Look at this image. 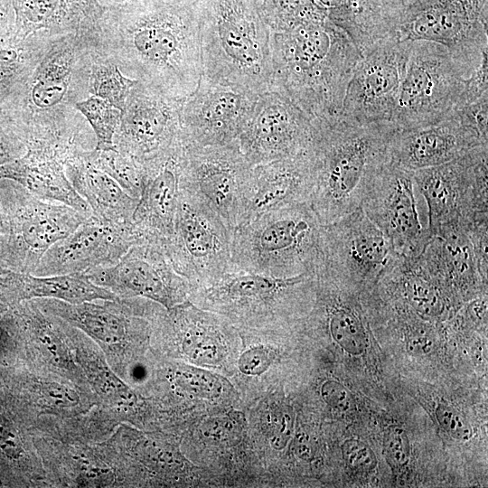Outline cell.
<instances>
[{"instance_id":"6da1fadb","label":"cell","mask_w":488,"mask_h":488,"mask_svg":"<svg viewBox=\"0 0 488 488\" xmlns=\"http://www.w3.org/2000/svg\"><path fill=\"white\" fill-rule=\"evenodd\" d=\"M98 42L127 77L183 99L202 73L197 0H129L104 8Z\"/></svg>"},{"instance_id":"7a4b0ae2","label":"cell","mask_w":488,"mask_h":488,"mask_svg":"<svg viewBox=\"0 0 488 488\" xmlns=\"http://www.w3.org/2000/svg\"><path fill=\"white\" fill-rule=\"evenodd\" d=\"M361 53L332 23H311L271 33V83L312 118L337 117Z\"/></svg>"},{"instance_id":"3957f363","label":"cell","mask_w":488,"mask_h":488,"mask_svg":"<svg viewBox=\"0 0 488 488\" xmlns=\"http://www.w3.org/2000/svg\"><path fill=\"white\" fill-rule=\"evenodd\" d=\"M314 127L310 205L319 222L327 224L361 206L388 161V143L396 127L391 122L357 123L340 116L314 118Z\"/></svg>"},{"instance_id":"277c9868","label":"cell","mask_w":488,"mask_h":488,"mask_svg":"<svg viewBox=\"0 0 488 488\" xmlns=\"http://www.w3.org/2000/svg\"><path fill=\"white\" fill-rule=\"evenodd\" d=\"M202 73L253 93L271 83V32L256 0H197Z\"/></svg>"},{"instance_id":"5b68a950","label":"cell","mask_w":488,"mask_h":488,"mask_svg":"<svg viewBox=\"0 0 488 488\" xmlns=\"http://www.w3.org/2000/svg\"><path fill=\"white\" fill-rule=\"evenodd\" d=\"M321 225L308 202L260 213L232 230V263L277 277L314 274Z\"/></svg>"},{"instance_id":"8992f818","label":"cell","mask_w":488,"mask_h":488,"mask_svg":"<svg viewBox=\"0 0 488 488\" xmlns=\"http://www.w3.org/2000/svg\"><path fill=\"white\" fill-rule=\"evenodd\" d=\"M488 0H406L390 35L446 47L466 78L488 51Z\"/></svg>"},{"instance_id":"52a82bcc","label":"cell","mask_w":488,"mask_h":488,"mask_svg":"<svg viewBox=\"0 0 488 488\" xmlns=\"http://www.w3.org/2000/svg\"><path fill=\"white\" fill-rule=\"evenodd\" d=\"M465 79L446 47L412 41L391 123L409 129L442 120L455 109Z\"/></svg>"},{"instance_id":"ba28073f","label":"cell","mask_w":488,"mask_h":488,"mask_svg":"<svg viewBox=\"0 0 488 488\" xmlns=\"http://www.w3.org/2000/svg\"><path fill=\"white\" fill-rule=\"evenodd\" d=\"M488 145L447 163L413 172L428 209L429 237L442 230L488 219Z\"/></svg>"},{"instance_id":"9c48e42d","label":"cell","mask_w":488,"mask_h":488,"mask_svg":"<svg viewBox=\"0 0 488 488\" xmlns=\"http://www.w3.org/2000/svg\"><path fill=\"white\" fill-rule=\"evenodd\" d=\"M164 252L192 289L216 283L233 266L231 231L209 205L181 185L174 230Z\"/></svg>"},{"instance_id":"30bf717a","label":"cell","mask_w":488,"mask_h":488,"mask_svg":"<svg viewBox=\"0 0 488 488\" xmlns=\"http://www.w3.org/2000/svg\"><path fill=\"white\" fill-rule=\"evenodd\" d=\"M184 142V141H183ZM253 170L238 143L185 144L180 160V185L199 196L232 231L246 218Z\"/></svg>"},{"instance_id":"8fae6325","label":"cell","mask_w":488,"mask_h":488,"mask_svg":"<svg viewBox=\"0 0 488 488\" xmlns=\"http://www.w3.org/2000/svg\"><path fill=\"white\" fill-rule=\"evenodd\" d=\"M315 285L314 274L277 277L239 268L234 264L216 283L197 288L202 305L251 323L284 314L306 299Z\"/></svg>"},{"instance_id":"7c38bea8","label":"cell","mask_w":488,"mask_h":488,"mask_svg":"<svg viewBox=\"0 0 488 488\" xmlns=\"http://www.w3.org/2000/svg\"><path fill=\"white\" fill-rule=\"evenodd\" d=\"M394 251L361 207L320 229L323 267L347 286L375 284Z\"/></svg>"},{"instance_id":"4fadbf2b","label":"cell","mask_w":488,"mask_h":488,"mask_svg":"<svg viewBox=\"0 0 488 488\" xmlns=\"http://www.w3.org/2000/svg\"><path fill=\"white\" fill-rule=\"evenodd\" d=\"M411 42L389 35L361 54L338 116L357 123L391 122Z\"/></svg>"},{"instance_id":"5bb4252c","label":"cell","mask_w":488,"mask_h":488,"mask_svg":"<svg viewBox=\"0 0 488 488\" xmlns=\"http://www.w3.org/2000/svg\"><path fill=\"white\" fill-rule=\"evenodd\" d=\"M314 131V118L285 94L268 89L258 95L238 144L255 166L307 150Z\"/></svg>"},{"instance_id":"9a60e30c","label":"cell","mask_w":488,"mask_h":488,"mask_svg":"<svg viewBox=\"0 0 488 488\" xmlns=\"http://www.w3.org/2000/svg\"><path fill=\"white\" fill-rule=\"evenodd\" d=\"M183 99L137 81L131 89L114 136L116 148L141 167L183 141L180 111Z\"/></svg>"},{"instance_id":"2e32d148","label":"cell","mask_w":488,"mask_h":488,"mask_svg":"<svg viewBox=\"0 0 488 488\" xmlns=\"http://www.w3.org/2000/svg\"><path fill=\"white\" fill-rule=\"evenodd\" d=\"M258 95L202 73L196 89L181 105L184 143L194 145L238 143Z\"/></svg>"},{"instance_id":"e0dca14e","label":"cell","mask_w":488,"mask_h":488,"mask_svg":"<svg viewBox=\"0 0 488 488\" xmlns=\"http://www.w3.org/2000/svg\"><path fill=\"white\" fill-rule=\"evenodd\" d=\"M361 207L397 254L418 256L430 238L419 220L412 171L387 161L374 176Z\"/></svg>"},{"instance_id":"ac0fdd59","label":"cell","mask_w":488,"mask_h":488,"mask_svg":"<svg viewBox=\"0 0 488 488\" xmlns=\"http://www.w3.org/2000/svg\"><path fill=\"white\" fill-rule=\"evenodd\" d=\"M85 274L91 282L120 298L140 296L168 310L183 302L192 290L164 252L148 243L135 244L116 264Z\"/></svg>"},{"instance_id":"d6986e66","label":"cell","mask_w":488,"mask_h":488,"mask_svg":"<svg viewBox=\"0 0 488 488\" xmlns=\"http://www.w3.org/2000/svg\"><path fill=\"white\" fill-rule=\"evenodd\" d=\"M0 191L11 219V234L32 274L42 255L73 232L91 214L63 203L42 200L19 184L0 180Z\"/></svg>"},{"instance_id":"ffe728a7","label":"cell","mask_w":488,"mask_h":488,"mask_svg":"<svg viewBox=\"0 0 488 488\" xmlns=\"http://www.w3.org/2000/svg\"><path fill=\"white\" fill-rule=\"evenodd\" d=\"M137 243L132 224H110L91 214L69 236L53 244L40 258L32 274L86 273L97 267H109Z\"/></svg>"},{"instance_id":"44dd1931","label":"cell","mask_w":488,"mask_h":488,"mask_svg":"<svg viewBox=\"0 0 488 488\" xmlns=\"http://www.w3.org/2000/svg\"><path fill=\"white\" fill-rule=\"evenodd\" d=\"M482 145L488 141L463 111L455 110L434 124L396 128L388 143L387 156L391 164L414 172L447 163Z\"/></svg>"},{"instance_id":"7402d4cb","label":"cell","mask_w":488,"mask_h":488,"mask_svg":"<svg viewBox=\"0 0 488 488\" xmlns=\"http://www.w3.org/2000/svg\"><path fill=\"white\" fill-rule=\"evenodd\" d=\"M82 151L78 144L69 140L32 141L26 145L24 155L0 165V180H10L42 200L63 203L91 214L65 172L68 159Z\"/></svg>"},{"instance_id":"603a6c76","label":"cell","mask_w":488,"mask_h":488,"mask_svg":"<svg viewBox=\"0 0 488 488\" xmlns=\"http://www.w3.org/2000/svg\"><path fill=\"white\" fill-rule=\"evenodd\" d=\"M183 141L165 155L142 166L143 185L132 217L138 243L164 248L174 225L180 191Z\"/></svg>"},{"instance_id":"cb8c5ba5","label":"cell","mask_w":488,"mask_h":488,"mask_svg":"<svg viewBox=\"0 0 488 488\" xmlns=\"http://www.w3.org/2000/svg\"><path fill=\"white\" fill-rule=\"evenodd\" d=\"M314 184V157L310 147L292 156L255 165L244 221L269 211L310 203Z\"/></svg>"},{"instance_id":"d4e9b609","label":"cell","mask_w":488,"mask_h":488,"mask_svg":"<svg viewBox=\"0 0 488 488\" xmlns=\"http://www.w3.org/2000/svg\"><path fill=\"white\" fill-rule=\"evenodd\" d=\"M15 38L33 33L51 37L74 34L94 39L104 12L98 0H13Z\"/></svg>"},{"instance_id":"484cf974","label":"cell","mask_w":488,"mask_h":488,"mask_svg":"<svg viewBox=\"0 0 488 488\" xmlns=\"http://www.w3.org/2000/svg\"><path fill=\"white\" fill-rule=\"evenodd\" d=\"M450 298L470 296L482 286L471 241L462 227L448 228L429 238L418 255Z\"/></svg>"},{"instance_id":"4316f807","label":"cell","mask_w":488,"mask_h":488,"mask_svg":"<svg viewBox=\"0 0 488 488\" xmlns=\"http://www.w3.org/2000/svg\"><path fill=\"white\" fill-rule=\"evenodd\" d=\"M375 284L427 319L440 318L449 310L450 296L418 256L408 257L394 252Z\"/></svg>"},{"instance_id":"83f0119b","label":"cell","mask_w":488,"mask_h":488,"mask_svg":"<svg viewBox=\"0 0 488 488\" xmlns=\"http://www.w3.org/2000/svg\"><path fill=\"white\" fill-rule=\"evenodd\" d=\"M80 152L65 164L66 175L89 205L91 214L110 224L131 225L138 202L112 177L91 164Z\"/></svg>"},{"instance_id":"f1b7e54d","label":"cell","mask_w":488,"mask_h":488,"mask_svg":"<svg viewBox=\"0 0 488 488\" xmlns=\"http://www.w3.org/2000/svg\"><path fill=\"white\" fill-rule=\"evenodd\" d=\"M0 284L19 299H54L71 305L120 298L91 282L85 273L35 276L6 271L0 273Z\"/></svg>"},{"instance_id":"f546056e","label":"cell","mask_w":488,"mask_h":488,"mask_svg":"<svg viewBox=\"0 0 488 488\" xmlns=\"http://www.w3.org/2000/svg\"><path fill=\"white\" fill-rule=\"evenodd\" d=\"M119 303L120 298L104 300V304L91 301L78 305L47 299L44 307L50 314L66 320L97 341L114 345L124 342L133 326L140 324Z\"/></svg>"},{"instance_id":"4dcf8cb0","label":"cell","mask_w":488,"mask_h":488,"mask_svg":"<svg viewBox=\"0 0 488 488\" xmlns=\"http://www.w3.org/2000/svg\"><path fill=\"white\" fill-rule=\"evenodd\" d=\"M402 0H347V5L327 11L328 19L345 31L361 53L391 34Z\"/></svg>"},{"instance_id":"1f68e13d","label":"cell","mask_w":488,"mask_h":488,"mask_svg":"<svg viewBox=\"0 0 488 488\" xmlns=\"http://www.w3.org/2000/svg\"><path fill=\"white\" fill-rule=\"evenodd\" d=\"M42 35L14 36L0 43V105L23 83L46 50L49 43L39 46Z\"/></svg>"},{"instance_id":"d6a6232c","label":"cell","mask_w":488,"mask_h":488,"mask_svg":"<svg viewBox=\"0 0 488 488\" xmlns=\"http://www.w3.org/2000/svg\"><path fill=\"white\" fill-rule=\"evenodd\" d=\"M258 13L271 33L324 21L327 10L314 0H256Z\"/></svg>"},{"instance_id":"836d02e7","label":"cell","mask_w":488,"mask_h":488,"mask_svg":"<svg viewBox=\"0 0 488 488\" xmlns=\"http://www.w3.org/2000/svg\"><path fill=\"white\" fill-rule=\"evenodd\" d=\"M94 52L96 54V51ZM88 67V92L107 100L123 112L127 98L137 80L126 76L106 53L101 56L94 55Z\"/></svg>"},{"instance_id":"e575fe53","label":"cell","mask_w":488,"mask_h":488,"mask_svg":"<svg viewBox=\"0 0 488 488\" xmlns=\"http://www.w3.org/2000/svg\"><path fill=\"white\" fill-rule=\"evenodd\" d=\"M95 166L112 177L129 195L139 199L143 185V171L129 155L115 148L84 152Z\"/></svg>"},{"instance_id":"d590c367","label":"cell","mask_w":488,"mask_h":488,"mask_svg":"<svg viewBox=\"0 0 488 488\" xmlns=\"http://www.w3.org/2000/svg\"><path fill=\"white\" fill-rule=\"evenodd\" d=\"M90 125L96 136V149L115 148L114 136L119 125L122 112L107 100L90 96L73 104Z\"/></svg>"},{"instance_id":"8d00e7d4","label":"cell","mask_w":488,"mask_h":488,"mask_svg":"<svg viewBox=\"0 0 488 488\" xmlns=\"http://www.w3.org/2000/svg\"><path fill=\"white\" fill-rule=\"evenodd\" d=\"M175 379L183 389L199 398H216L222 389L221 382L214 374L191 366L179 369Z\"/></svg>"},{"instance_id":"74e56055","label":"cell","mask_w":488,"mask_h":488,"mask_svg":"<svg viewBox=\"0 0 488 488\" xmlns=\"http://www.w3.org/2000/svg\"><path fill=\"white\" fill-rule=\"evenodd\" d=\"M383 446L388 462L393 468H403L408 464L410 446L403 428L397 426L389 427L384 434Z\"/></svg>"},{"instance_id":"f35d334b","label":"cell","mask_w":488,"mask_h":488,"mask_svg":"<svg viewBox=\"0 0 488 488\" xmlns=\"http://www.w3.org/2000/svg\"><path fill=\"white\" fill-rule=\"evenodd\" d=\"M488 51L484 52L479 65L465 79V87L455 110H458L478 100L488 93ZM454 110V111H455Z\"/></svg>"},{"instance_id":"ab89813d","label":"cell","mask_w":488,"mask_h":488,"mask_svg":"<svg viewBox=\"0 0 488 488\" xmlns=\"http://www.w3.org/2000/svg\"><path fill=\"white\" fill-rule=\"evenodd\" d=\"M343 458L346 465L357 472L369 473L376 468L377 458L371 448L364 442L351 438L342 445Z\"/></svg>"},{"instance_id":"60d3db41","label":"cell","mask_w":488,"mask_h":488,"mask_svg":"<svg viewBox=\"0 0 488 488\" xmlns=\"http://www.w3.org/2000/svg\"><path fill=\"white\" fill-rule=\"evenodd\" d=\"M435 414L440 427L453 438L466 441L472 437L471 426L453 407L440 403L436 408Z\"/></svg>"},{"instance_id":"b9f144b4","label":"cell","mask_w":488,"mask_h":488,"mask_svg":"<svg viewBox=\"0 0 488 488\" xmlns=\"http://www.w3.org/2000/svg\"><path fill=\"white\" fill-rule=\"evenodd\" d=\"M488 220L475 221L470 224L465 231L466 232L474 254L479 275L484 284L487 283L488 267Z\"/></svg>"},{"instance_id":"7bdbcfd3","label":"cell","mask_w":488,"mask_h":488,"mask_svg":"<svg viewBox=\"0 0 488 488\" xmlns=\"http://www.w3.org/2000/svg\"><path fill=\"white\" fill-rule=\"evenodd\" d=\"M321 395L325 403L330 407L346 411L352 406V395L342 383L329 380L323 383Z\"/></svg>"},{"instance_id":"ee69618b","label":"cell","mask_w":488,"mask_h":488,"mask_svg":"<svg viewBox=\"0 0 488 488\" xmlns=\"http://www.w3.org/2000/svg\"><path fill=\"white\" fill-rule=\"evenodd\" d=\"M271 361L267 351L255 347L245 352L239 360V370L248 375H258L264 372Z\"/></svg>"},{"instance_id":"f6af8a7d","label":"cell","mask_w":488,"mask_h":488,"mask_svg":"<svg viewBox=\"0 0 488 488\" xmlns=\"http://www.w3.org/2000/svg\"><path fill=\"white\" fill-rule=\"evenodd\" d=\"M25 152L24 144L0 126V165L21 157Z\"/></svg>"},{"instance_id":"bcb514c9","label":"cell","mask_w":488,"mask_h":488,"mask_svg":"<svg viewBox=\"0 0 488 488\" xmlns=\"http://www.w3.org/2000/svg\"><path fill=\"white\" fill-rule=\"evenodd\" d=\"M11 234V219L8 210L0 195V235Z\"/></svg>"},{"instance_id":"7dc6e473","label":"cell","mask_w":488,"mask_h":488,"mask_svg":"<svg viewBox=\"0 0 488 488\" xmlns=\"http://www.w3.org/2000/svg\"><path fill=\"white\" fill-rule=\"evenodd\" d=\"M318 5L327 11L338 10L347 5V0H314Z\"/></svg>"},{"instance_id":"c3c4849f","label":"cell","mask_w":488,"mask_h":488,"mask_svg":"<svg viewBox=\"0 0 488 488\" xmlns=\"http://www.w3.org/2000/svg\"><path fill=\"white\" fill-rule=\"evenodd\" d=\"M99 5L104 8L115 6L120 4H123L129 0H98Z\"/></svg>"},{"instance_id":"681fc988","label":"cell","mask_w":488,"mask_h":488,"mask_svg":"<svg viewBox=\"0 0 488 488\" xmlns=\"http://www.w3.org/2000/svg\"><path fill=\"white\" fill-rule=\"evenodd\" d=\"M403 1H406V0H402V2H403Z\"/></svg>"}]
</instances>
